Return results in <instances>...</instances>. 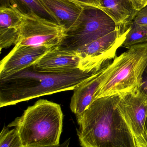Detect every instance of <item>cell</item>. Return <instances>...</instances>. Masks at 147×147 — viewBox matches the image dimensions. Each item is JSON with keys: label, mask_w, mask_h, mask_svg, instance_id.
<instances>
[{"label": "cell", "mask_w": 147, "mask_h": 147, "mask_svg": "<svg viewBox=\"0 0 147 147\" xmlns=\"http://www.w3.org/2000/svg\"><path fill=\"white\" fill-rule=\"evenodd\" d=\"M119 99L120 95L98 98L76 116L81 147H137L132 131L117 109Z\"/></svg>", "instance_id": "obj_1"}, {"label": "cell", "mask_w": 147, "mask_h": 147, "mask_svg": "<svg viewBox=\"0 0 147 147\" xmlns=\"http://www.w3.org/2000/svg\"><path fill=\"white\" fill-rule=\"evenodd\" d=\"M101 68L91 71L79 69L62 73H45L36 71L32 65L0 80V107L14 105L60 92L73 90Z\"/></svg>", "instance_id": "obj_2"}, {"label": "cell", "mask_w": 147, "mask_h": 147, "mask_svg": "<svg viewBox=\"0 0 147 147\" xmlns=\"http://www.w3.org/2000/svg\"><path fill=\"white\" fill-rule=\"evenodd\" d=\"M63 123L60 105L40 99L7 127L16 129L23 147H45L60 144Z\"/></svg>", "instance_id": "obj_3"}, {"label": "cell", "mask_w": 147, "mask_h": 147, "mask_svg": "<svg viewBox=\"0 0 147 147\" xmlns=\"http://www.w3.org/2000/svg\"><path fill=\"white\" fill-rule=\"evenodd\" d=\"M147 65V43L133 46L116 56L106 69L93 101L138 90Z\"/></svg>", "instance_id": "obj_4"}, {"label": "cell", "mask_w": 147, "mask_h": 147, "mask_svg": "<svg viewBox=\"0 0 147 147\" xmlns=\"http://www.w3.org/2000/svg\"><path fill=\"white\" fill-rule=\"evenodd\" d=\"M118 28L114 20L104 11L88 7L81 25L76 30L66 33L61 44L62 49L76 52L85 45L96 40Z\"/></svg>", "instance_id": "obj_5"}, {"label": "cell", "mask_w": 147, "mask_h": 147, "mask_svg": "<svg viewBox=\"0 0 147 147\" xmlns=\"http://www.w3.org/2000/svg\"><path fill=\"white\" fill-rule=\"evenodd\" d=\"M66 33L65 28L62 25L35 12H27L20 28L16 44L44 46L51 49L61 44Z\"/></svg>", "instance_id": "obj_6"}, {"label": "cell", "mask_w": 147, "mask_h": 147, "mask_svg": "<svg viewBox=\"0 0 147 147\" xmlns=\"http://www.w3.org/2000/svg\"><path fill=\"white\" fill-rule=\"evenodd\" d=\"M129 31V28L127 30L117 28L79 49L76 53L80 57L79 69L92 71L114 59L118 48L122 46Z\"/></svg>", "instance_id": "obj_7"}, {"label": "cell", "mask_w": 147, "mask_h": 147, "mask_svg": "<svg viewBox=\"0 0 147 147\" xmlns=\"http://www.w3.org/2000/svg\"><path fill=\"white\" fill-rule=\"evenodd\" d=\"M117 108L137 139L142 134L146 120L147 96L139 90L121 94Z\"/></svg>", "instance_id": "obj_8"}, {"label": "cell", "mask_w": 147, "mask_h": 147, "mask_svg": "<svg viewBox=\"0 0 147 147\" xmlns=\"http://www.w3.org/2000/svg\"><path fill=\"white\" fill-rule=\"evenodd\" d=\"M38 1L51 15L54 21L65 28L66 33L74 31L81 25L89 7L77 0Z\"/></svg>", "instance_id": "obj_9"}, {"label": "cell", "mask_w": 147, "mask_h": 147, "mask_svg": "<svg viewBox=\"0 0 147 147\" xmlns=\"http://www.w3.org/2000/svg\"><path fill=\"white\" fill-rule=\"evenodd\" d=\"M44 46L16 44L0 63V80L4 79L33 65L50 50Z\"/></svg>", "instance_id": "obj_10"}, {"label": "cell", "mask_w": 147, "mask_h": 147, "mask_svg": "<svg viewBox=\"0 0 147 147\" xmlns=\"http://www.w3.org/2000/svg\"><path fill=\"white\" fill-rule=\"evenodd\" d=\"M80 63L77 53L57 46L51 48L33 66L38 72L62 73L79 69Z\"/></svg>", "instance_id": "obj_11"}, {"label": "cell", "mask_w": 147, "mask_h": 147, "mask_svg": "<svg viewBox=\"0 0 147 147\" xmlns=\"http://www.w3.org/2000/svg\"><path fill=\"white\" fill-rule=\"evenodd\" d=\"M14 0L0 7V50L15 45L18 41L19 31L25 11Z\"/></svg>", "instance_id": "obj_12"}, {"label": "cell", "mask_w": 147, "mask_h": 147, "mask_svg": "<svg viewBox=\"0 0 147 147\" xmlns=\"http://www.w3.org/2000/svg\"><path fill=\"white\" fill-rule=\"evenodd\" d=\"M110 61L105 62L90 78L77 86L73 91L70 108L76 116L83 114L93 101L95 93L102 82Z\"/></svg>", "instance_id": "obj_13"}, {"label": "cell", "mask_w": 147, "mask_h": 147, "mask_svg": "<svg viewBox=\"0 0 147 147\" xmlns=\"http://www.w3.org/2000/svg\"><path fill=\"white\" fill-rule=\"evenodd\" d=\"M102 10L115 22L117 27L129 29L138 11L133 0H100Z\"/></svg>", "instance_id": "obj_14"}, {"label": "cell", "mask_w": 147, "mask_h": 147, "mask_svg": "<svg viewBox=\"0 0 147 147\" xmlns=\"http://www.w3.org/2000/svg\"><path fill=\"white\" fill-rule=\"evenodd\" d=\"M147 43V25L132 22L122 46L129 49L133 46Z\"/></svg>", "instance_id": "obj_15"}, {"label": "cell", "mask_w": 147, "mask_h": 147, "mask_svg": "<svg viewBox=\"0 0 147 147\" xmlns=\"http://www.w3.org/2000/svg\"><path fill=\"white\" fill-rule=\"evenodd\" d=\"M0 147H23L16 129L9 130L7 127H3L0 134Z\"/></svg>", "instance_id": "obj_16"}, {"label": "cell", "mask_w": 147, "mask_h": 147, "mask_svg": "<svg viewBox=\"0 0 147 147\" xmlns=\"http://www.w3.org/2000/svg\"><path fill=\"white\" fill-rule=\"evenodd\" d=\"M26 9L27 12H34L44 18L54 21L51 15L44 8L38 0H17Z\"/></svg>", "instance_id": "obj_17"}, {"label": "cell", "mask_w": 147, "mask_h": 147, "mask_svg": "<svg viewBox=\"0 0 147 147\" xmlns=\"http://www.w3.org/2000/svg\"><path fill=\"white\" fill-rule=\"evenodd\" d=\"M133 22L140 25H147V5L137 13Z\"/></svg>", "instance_id": "obj_18"}, {"label": "cell", "mask_w": 147, "mask_h": 147, "mask_svg": "<svg viewBox=\"0 0 147 147\" xmlns=\"http://www.w3.org/2000/svg\"><path fill=\"white\" fill-rule=\"evenodd\" d=\"M135 140L137 147H147V117L142 134Z\"/></svg>", "instance_id": "obj_19"}, {"label": "cell", "mask_w": 147, "mask_h": 147, "mask_svg": "<svg viewBox=\"0 0 147 147\" xmlns=\"http://www.w3.org/2000/svg\"><path fill=\"white\" fill-rule=\"evenodd\" d=\"M138 90L147 96V65L142 74L141 85Z\"/></svg>", "instance_id": "obj_20"}, {"label": "cell", "mask_w": 147, "mask_h": 147, "mask_svg": "<svg viewBox=\"0 0 147 147\" xmlns=\"http://www.w3.org/2000/svg\"><path fill=\"white\" fill-rule=\"evenodd\" d=\"M89 7H95L102 8L100 0H77Z\"/></svg>", "instance_id": "obj_21"}, {"label": "cell", "mask_w": 147, "mask_h": 147, "mask_svg": "<svg viewBox=\"0 0 147 147\" xmlns=\"http://www.w3.org/2000/svg\"><path fill=\"white\" fill-rule=\"evenodd\" d=\"M136 10L139 11L147 5V0H133Z\"/></svg>", "instance_id": "obj_22"}, {"label": "cell", "mask_w": 147, "mask_h": 147, "mask_svg": "<svg viewBox=\"0 0 147 147\" xmlns=\"http://www.w3.org/2000/svg\"><path fill=\"white\" fill-rule=\"evenodd\" d=\"M70 139L69 138V139L66 140L62 144H59V145H56V146L41 147H70Z\"/></svg>", "instance_id": "obj_23"}]
</instances>
